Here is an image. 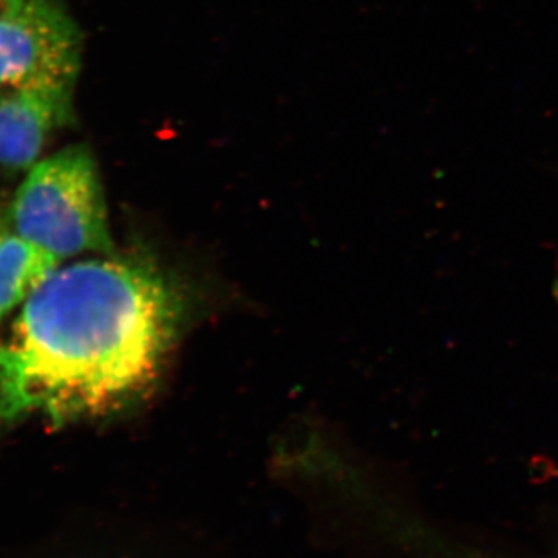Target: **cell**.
Returning a JSON list of instances; mask_svg holds the SVG:
<instances>
[{"instance_id": "cell-2", "label": "cell", "mask_w": 558, "mask_h": 558, "mask_svg": "<svg viewBox=\"0 0 558 558\" xmlns=\"http://www.w3.org/2000/svg\"><path fill=\"white\" fill-rule=\"evenodd\" d=\"M17 236L57 259L113 253L100 171L87 145H72L33 165L14 196Z\"/></svg>"}, {"instance_id": "cell-3", "label": "cell", "mask_w": 558, "mask_h": 558, "mask_svg": "<svg viewBox=\"0 0 558 558\" xmlns=\"http://www.w3.org/2000/svg\"><path fill=\"white\" fill-rule=\"evenodd\" d=\"M83 33L62 0H24L0 16V95L22 89L75 94Z\"/></svg>"}, {"instance_id": "cell-4", "label": "cell", "mask_w": 558, "mask_h": 558, "mask_svg": "<svg viewBox=\"0 0 558 558\" xmlns=\"http://www.w3.org/2000/svg\"><path fill=\"white\" fill-rule=\"evenodd\" d=\"M75 94L22 89L0 95V167L27 170L38 163L51 135L75 121Z\"/></svg>"}, {"instance_id": "cell-1", "label": "cell", "mask_w": 558, "mask_h": 558, "mask_svg": "<svg viewBox=\"0 0 558 558\" xmlns=\"http://www.w3.org/2000/svg\"><path fill=\"white\" fill-rule=\"evenodd\" d=\"M185 295L143 255L54 270L0 341V421L39 414L53 427L119 413L159 380Z\"/></svg>"}, {"instance_id": "cell-6", "label": "cell", "mask_w": 558, "mask_h": 558, "mask_svg": "<svg viewBox=\"0 0 558 558\" xmlns=\"http://www.w3.org/2000/svg\"><path fill=\"white\" fill-rule=\"evenodd\" d=\"M24 0H0V16L9 13V11L17 9Z\"/></svg>"}, {"instance_id": "cell-5", "label": "cell", "mask_w": 558, "mask_h": 558, "mask_svg": "<svg viewBox=\"0 0 558 558\" xmlns=\"http://www.w3.org/2000/svg\"><path fill=\"white\" fill-rule=\"evenodd\" d=\"M58 263L17 234L0 240V322L58 269Z\"/></svg>"}]
</instances>
